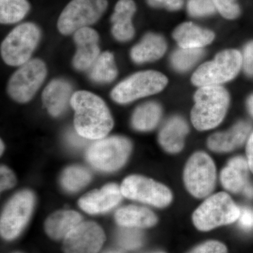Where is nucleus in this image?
I'll return each instance as SVG.
<instances>
[{
    "instance_id": "f257e3e1",
    "label": "nucleus",
    "mask_w": 253,
    "mask_h": 253,
    "mask_svg": "<svg viewBox=\"0 0 253 253\" xmlns=\"http://www.w3.org/2000/svg\"><path fill=\"white\" fill-rule=\"evenodd\" d=\"M71 105L75 111V129L79 135L86 139L99 140L112 129V116L99 96L89 91H78L73 94Z\"/></svg>"
},
{
    "instance_id": "f03ea898",
    "label": "nucleus",
    "mask_w": 253,
    "mask_h": 253,
    "mask_svg": "<svg viewBox=\"0 0 253 253\" xmlns=\"http://www.w3.org/2000/svg\"><path fill=\"white\" fill-rule=\"evenodd\" d=\"M230 98L222 86H202L194 94L191 110L193 126L199 131H207L219 126L225 118Z\"/></svg>"
},
{
    "instance_id": "7ed1b4c3",
    "label": "nucleus",
    "mask_w": 253,
    "mask_h": 253,
    "mask_svg": "<svg viewBox=\"0 0 253 253\" xmlns=\"http://www.w3.org/2000/svg\"><path fill=\"white\" fill-rule=\"evenodd\" d=\"M241 208L230 196L219 192L208 196L193 213L195 227L201 231H209L237 221Z\"/></svg>"
},
{
    "instance_id": "20e7f679",
    "label": "nucleus",
    "mask_w": 253,
    "mask_h": 253,
    "mask_svg": "<svg viewBox=\"0 0 253 253\" xmlns=\"http://www.w3.org/2000/svg\"><path fill=\"white\" fill-rule=\"evenodd\" d=\"M242 70V54L237 49H227L216 55L212 61L204 63L193 74L194 85L221 86L232 81Z\"/></svg>"
},
{
    "instance_id": "39448f33",
    "label": "nucleus",
    "mask_w": 253,
    "mask_h": 253,
    "mask_svg": "<svg viewBox=\"0 0 253 253\" xmlns=\"http://www.w3.org/2000/svg\"><path fill=\"white\" fill-rule=\"evenodd\" d=\"M183 179L191 196L196 199L208 197L214 191L217 180V169L212 158L204 151L191 155L184 167Z\"/></svg>"
},
{
    "instance_id": "423d86ee",
    "label": "nucleus",
    "mask_w": 253,
    "mask_h": 253,
    "mask_svg": "<svg viewBox=\"0 0 253 253\" xmlns=\"http://www.w3.org/2000/svg\"><path fill=\"white\" fill-rule=\"evenodd\" d=\"M41 37V30L35 23H24L15 28L1 43V55L4 62L11 66L27 63Z\"/></svg>"
},
{
    "instance_id": "0eeeda50",
    "label": "nucleus",
    "mask_w": 253,
    "mask_h": 253,
    "mask_svg": "<svg viewBox=\"0 0 253 253\" xmlns=\"http://www.w3.org/2000/svg\"><path fill=\"white\" fill-rule=\"evenodd\" d=\"M132 149L131 141L121 136L103 138L91 145L86 159L99 170L113 172L126 164Z\"/></svg>"
},
{
    "instance_id": "6e6552de",
    "label": "nucleus",
    "mask_w": 253,
    "mask_h": 253,
    "mask_svg": "<svg viewBox=\"0 0 253 253\" xmlns=\"http://www.w3.org/2000/svg\"><path fill=\"white\" fill-rule=\"evenodd\" d=\"M168 80L155 71H141L120 83L111 91V98L118 104H126L136 99L157 94L167 86Z\"/></svg>"
},
{
    "instance_id": "1a4fd4ad",
    "label": "nucleus",
    "mask_w": 253,
    "mask_h": 253,
    "mask_svg": "<svg viewBox=\"0 0 253 253\" xmlns=\"http://www.w3.org/2000/svg\"><path fill=\"white\" fill-rule=\"evenodd\" d=\"M108 0H72L60 14L57 27L65 36L97 22L107 9Z\"/></svg>"
},
{
    "instance_id": "9d476101",
    "label": "nucleus",
    "mask_w": 253,
    "mask_h": 253,
    "mask_svg": "<svg viewBox=\"0 0 253 253\" xmlns=\"http://www.w3.org/2000/svg\"><path fill=\"white\" fill-rule=\"evenodd\" d=\"M121 189L125 197L154 207H168L173 200L172 191L168 186L146 176H127L123 180Z\"/></svg>"
},
{
    "instance_id": "9b49d317",
    "label": "nucleus",
    "mask_w": 253,
    "mask_h": 253,
    "mask_svg": "<svg viewBox=\"0 0 253 253\" xmlns=\"http://www.w3.org/2000/svg\"><path fill=\"white\" fill-rule=\"evenodd\" d=\"M35 201L34 194L28 190L20 191L9 200L0 221V231L4 239H14L21 234L31 217Z\"/></svg>"
},
{
    "instance_id": "f8f14e48",
    "label": "nucleus",
    "mask_w": 253,
    "mask_h": 253,
    "mask_svg": "<svg viewBox=\"0 0 253 253\" xmlns=\"http://www.w3.org/2000/svg\"><path fill=\"white\" fill-rule=\"evenodd\" d=\"M46 73L45 63L42 60H30L10 78L7 89L9 96L18 102H28L42 84Z\"/></svg>"
},
{
    "instance_id": "ddd939ff",
    "label": "nucleus",
    "mask_w": 253,
    "mask_h": 253,
    "mask_svg": "<svg viewBox=\"0 0 253 253\" xmlns=\"http://www.w3.org/2000/svg\"><path fill=\"white\" fill-rule=\"evenodd\" d=\"M106 239L102 228L93 221L81 222L64 239V253H97Z\"/></svg>"
},
{
    "instance_id": "4468645a",
    "label": "nucleus",
    "mask_w": 253,
    "mask_h": 253,
    "mask_svg": "<svg viewBox=\"0 0 253 253\" xmlns=\"http://www.w3.org/2000/svg\"><path fill=\"white\" fill-rule=\"evenodd\" d=\"M253 126L247 121H238L230 129L212 134L208 139V149L215 153H229L247 142Z\"/></svg>"
},
{
    "instance_id": "2eb2a0df",
    "label": "nucleus",
    "mask_w": 253,
    "mask_h": 253,
    "mask_svg": "<svg viewBox=\"0 0 253 253\" xmlns=\"http://www.w3.org/2000/svg\"><path fill=\"white\" fill-rule=\"evenodd\" d=\"M73 38L77 46V52L73 59V66L78 71H86L99 56V34L92 28L85 27L76 31Z\"/></svg>"
},
{
    "instance_id": "dca6fc26",
    "label": "nucleus",
    "mask_w": 253,
    "mask_h": 253,
    "mask_svg": "<svg viewBox=\"0 0 253 253\" xmlns=\"http://www.w3.org/2000/svg\"><path fill=\"white\" fill-rule=\"evenodd\" d=\"M123 196L121 187L116 184H109L83 196L78 201V205L89 214H101L118 206Z\"/></svg>"
},
{
    "instance_id": "f3484780",
    "label": "nucleus",
    "mask_w": 253,
    "mask_h": 253,
    "mask_svg": "<svg viewBox=\"0 0 253 253\" xmlns=\"http://www.w3.org/2000/svg\"><path fill=\"white\" fill-rule=\"evenodd\" d=\"M189 131V126L184 118L179 116H173L163 125L158 134V141L168 154H178L184 149L185 138Z\"/></svg>"
},
{
    "instance_id": "a211bd4d",
    "label": "nucleus",
    "mask_w": 253,
    "mask_h": 253,
    "mask_svg": "<svg viewBox=\"0 0 253 253\" xmlns=\"http://www.w3.org/2000/svg\"><path fill=\"white\" fill-rule=\"evenodd\" d=\"M251 170L244 156L231 158L226 167L221 169L220 181L224 189L232 194L244 192L250 184Z\"/></svg>"
},
{
    "instance_id": "6ab92c4d",
    "label": "nucleus",
    "mask_w": 253,
    "mask_h": 253,
    "mask_svg": "<svg viewBox=\"0 0 253 253\" xmlns=\"http://www.w3.org/2000/svg\"><path fill=\"white\" fill-rule=\"evenodd\" d=\"M73 86L63 79H56L50 82L42 93L43 104L51 116L58 117L71 104L73 96Z\"/></svg>"
},
{
    "instance_id": "aec40b11",
    "label": "nucleus",
    "mask_w": 253,
    "mask_h": 253,
    "mask_svg": "<svg viewBox=\"0 0 253 253\" xmlns=\"http://www.w3.org/2000/svg\"><path fill=\"white\" fill-rule=\"evenodd\" d=\"M136 11L133 0H119L111 17L112 34L117 41L127 42L134 36L132 18Z\"/></svg>"
},
{
    "instance_id": "412c9836",
    "label": "nucleus",
    "mask_w": 253,
    "mask_h": 253,
    "mask_svg": "<svg viewBox=\"0 0 253 253\" xmlns=\"http://www.w3.org/2000/svg\"><path fill=\"white\" fill-rule=\"evenodd\" d=\"M173 38L184 49H203L214 39V34L191 22L181 23L173 32Z\"/></svg>"
},
{
    "instance_id": "4be33fe9",
    "label": "nucleus",
    "mask_w": 253,
    "mask_h": 253,
    "mask_svg": "<svg viewBox=\"0 0 253 253\" xmlns=\"http://www.w3.org/2000/svg\"><path fill=\"white\" fill-rule=\"evenodd\" d=\"M167 43L164 38L155 33H148L131 50V58L134 62H152L163 57L167 50Z\"/></svg>"
},
{
    "instance_id": "5701e85b",
    "label": "nucleus",
    "mask_w": 253,
    "mask_h": 253,
    "mask_svg": "<svg viewBox=\"0 0 253 253\" xmlns=\"http://www.w3.org/2000/svg\"><path fill=\"white\" fill-rule=\"evenodd\" d=\"M115 219L123 227L135 229L152 227L158 222L157 216L151 210L132 205L118 209Z\"/></svg>"
},
{
    "instance_id": "b1692460",
    "label": "nucleus",
    "mask_w": 253,
    "mask_h": 253,
    "mask_svg": "<svg viewBox=\"0 0 253 253\" xmlns=\"http://www.w3.org/2000/svg\"><path fill=\"white\" fill-rule=\"evenodd\" d=\"M83 217L73 211H60L47 218L44 229L47 235L54 240L65 239L76 226L82 222Z\"/></svg>"
},
{
    "instance_id": "393cba45",
    "label": "nucleus",
    "mask_w": 253,
    "mask_h": 253,
    "mask_svg": "<svg viewBox=\"0 0 253 253\" xmlns=\"http://www.w3.org/2000/svg\"><path fill=\"white\" fill-rule=\"evenodd\" d=\"M162 108L154 101L138 106L131 117V126L136 130L149 131L157 126L162 117Z\"/></svg>"
},
{
    "instance_id": "a878e982",
    "label": "nucleus",
    "mask_w": 253,
    "mask_h": 253,
    "mask_svg": "<svg viewBox=\"0 0 253 253\" xmlns=\"http://www.w3.org/2000/svg\"><path fill=\"white\" fill-rule=\"evenodd\" d=\"M117 75L114 56L109 51H105L91 66L89 78L95 83H108L114 81Z\"/></svg>"
},
{
    "instance_id": "bb28decb",
    "label": "nucleus",
    "mask_w": 253,
    "mask_h": 253,
    "mask_svg": "<svg viewBox=\"0 0 253 253\" xmlns=\"http://www.w3.org/2000/svg\"><path fill=\"white\" fill-rule=\"evenodd\" d=\"M31 9L28 0H0V22L13 24L19 22Z\"/></svg>"
},
{
    "instance_id": "cd10ccee",
    "label": "nucleus",
    "mask_w": 253,
    "mask_h": 253,
    "mask_svg": "<svg viewBox=\"0 0 253 253\" xmlns=\"http://www.w3.org/2000/svg\"><path fill=\"white\" fill-rule=\"evenodd\" d=\"M91 174L85 168L74 166L68 167L61 176L63 189L70 192H76L90 182Z\"/></svg>"
},
{
    "instance_id": "c85d7f7f",
    "label": "nucleus",
    "mask_w": 253,
    "mask_h": 253,
    "mask_svg": "<svg viewBox=\"0 0 253 253\" xmlns=\"http://www.w3.org/2000/svg\"><path fill=\"white\" fill-rule=\"evenodd\" d=\"M204 54L203 49H184L180 47L171 55V64L176 71L186 72L191 69Z\"/></svg>"
},
{
    "instance_id": "c756f323",
    "label": "nucleus",
    "mask_w": 253,
    "mask_h": 253,
    "mask_svg": "<svg viewBox=\"0 0 253 253\" xmlns=\"http://www.w3.org/2000/svg\"><path fill=\"white\" fill-rule=\"evenodd\" d=\"M124 228L118 233L120 245L127 250L139 249L143 243L142 234L135 228Z\"/></svg>"
},
{
    "instance_id": "7c9ffc66",
    "label": "nucleus",
    "mask_w": 253,
    "mask_h": 253,
    "mask_svg": "<svg viewBox=\"0 0 253 253\" xmlns=\"http://www.w3.org/2000/svg\"><path fill=\"white\" fill-rule=\"evenodd\" d=\"M187 11L193 17H206L215 13V6L212 0H189Z\"/></svg>"
},
{
    "instance_id": "2f4dec72",
    "label": "nucleus",
    "mask_w": 253,
    "mask_h": 253,
    "mask_svg": "<svg viewBox=\"0 0 253 253\" xmlns=\"http://www.w3.org/2000/svg\"><path fill=\"white\" fill-rule=\"evenodd\" d=\"M216 10L226 19H236L241 14L237 0H212Z\"/></svg>"
},
{
    "instance_id": "473e14b6",
    "label": "nucleus",
    "mask_w": 253,
    "mask_h": 253,
    "mask_svg": "<svg viewBox=\"0 0 253 253\" xmlns=\"http://www.w3.org/2000/svg\"><path fill=\"white\" fill-rule=\"evenodd\" d=\"M187 253H228V250L220 241L211 240L198 245Z\"/></svg>"
},
{
    "instance_id": "72a5a7b5",
    "label": "nucleus",
    "mask_w": 253,
    "mask_h": 253,
    "mask_svg": "<svg viewBox=\"0 0 253 253\" xmlns=\"http://www.w3.org/2000/svg\"><path fill=\"white\" fill-rule=\"evenodd\" d=\"M241 54L243 71L247 77L253 78V41L246 43Z\"/></svg>"
},
{
    "instance_id": "f704fd0d",
    "label": "nucleus",
    "mask_w": 253,
    "mask_h": 253,
    "mask_svg": "<svg viewBox=\"0 0 253 253\" xmlns=\"http://www.w3.org/2000/svg\"><path fill=\"white\" fill-rule=\"evenodd\" d=\"M0 189L1 191L11 189L16 184V179L12 171L4 166L0 168Z\"/></svg>"
},
{
    "instance_id": "c9c22d12",
    "label": "nucleus",
    "mask_w": 253,
    "mask_h": 253,
    "mask_svg": "<svg viewBox=\"0 0 253 253\" xmlns=\"http://www.w3.org/2000/svg\"><path fill=\"white\" fill-rule=\"evenodd\" d=\"M148 4L154 8H165L169 11H177L181 9L183 0H146Z\"/></svg>"
},
{
    "instance_id": "e433bc0d",
    "label": "nucleus",
    "mask_w": 253,
    "mask_h": 253,
    "mask_svg": "<svg viewBox=\"0 0 253 253\" xmlns=\"http://www.w3.org/2000/svg\"><path fill=\"white\" fill-rule=\"evenodd\" d=\"M240 226L245 230L250 231L253 229V208L247 207L241 208V214L239 219Z\"/></svg>"
},
{
    "instance_id": "4c0bfd02",
    "label": "nucleus",
    "mask_w": 253,
    "mask_h": 253,
    "mask_svg": "<svg viewBox=\"0 0 253 253\" xmlns=\"http://www.w3.org/2000/svg\"><path fill=\"white\" fill-rule=\"evenodd\" d=\"M245 158L247 161L251 174L253 175V130L246 144V156Z\"/></svg>"
},
{
    "instance_id": "58836bf2",
    "label": "nucleus",
    "mask_w": 253,
    "mask_h": 253,
    "mask_svg": "<svg viewBox=\"0 0 253 253\" xmlns=\"http://www.w3.org/2000/svg\"><path fill=\"white\" fill-rule=\"evenodd\" d=\"M84 139H86L79 135L78 134V135H76V134L71 133V134H70L69 136H68V141H69V142L71 143V144L76 146H83V145L84 144Z\"/></svg>"
},
{
    "instance_id": "ea45409f",
    "label": "nucleus",
    "mask_w": 253,
    "mask_h": 253,
    "mask_svg": "<svg viewBox=\"0 0 253 253\" xmlns=\"http://www.w3.org/2000/svg\"><path fill=\"white\" fill-rule=\"evenodd\" d=\"M246 106L248 112L253 119V92L250 94L249 97L246 99Z\"/></svg>"
},
{
    "instance_id": "a19ab883",
    "label": "nucleus",
    "mask_w": 253,
    "mask_h": 253,
    "mask_svg": "<svg viewBox=\"0 0 253 253\" xmlns=\"http://www.w3.org/2000/svg\"><path fill=\"white\" fill-rule=\"evenodd\" d=\"M243 194L248 199H253V184L252 183H250L249 185L246 186Z\"/></svg>"
},
{
    "instance_id": "79ce46f5",
    "label": "nucleus",
    "mask_w": 253,
    "mask_h": 253,
    "mask_svg": "<svg viewBox=\"0 0 253 253\" xmlns=\"http://www.w3.org/2000/svg\"><path fill=\"white\" fill-rule=\"evenodd\" d=\"M1 146H0V148H1V151H0V152H1V155L3 154V151H4V144H3L2 141H1Z\"/></svg>"
},
{
    "instance_id": "37998d69",
    "label": "nucleus",
    "mask_w": 253,
    "mask_h": 253,
    "mask_svg": "<svg viewBox=\"0 0 253 253\" xmlns=\"http://www.w3.org/2000/svg\"><path fill=\"white\" fill-rule=\"evenodd\" d=\"M104 253H122L118 252V251H108V252H106Z\"/></svg>"
},
{
    "instance_id": "c03bdc74",
    "label": "nucleus",
    "mask_w": 253,
    "mask_h": 253,
    "mask_svg": "<svg viewBox=\"0 0 253 253\" xmlns=\"http://www.w3.org/2000/svg\"><path fill=\"white\" fill-rule=\"evenodd\" d=\"M149 253H166L163 252V251H155V252Z\"/></svg>"
}]
</instances>
